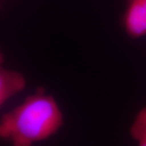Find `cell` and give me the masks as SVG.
Listing matches in <instances>:
<instances>
[{
  "mask_svg": "<svg viewBox=\"0 0 146 146\" xmlns=\"http://www.w3.org/2000/svg\"><path fill=\"white\" fill-rule=\"evenodd\" d=\"M130 134L137 146H146V106L135 116L130 126Z\"/></svg>",
  "mask_w": 146,
  "mask_h": 146,
  "instance_id": "4",
  "label": "cell"
},
{
  "mask_svg": "<svg viewBox=\"0 0 146 146\" xmlns=\"http://www.w3.org/2000/svg\"><path fill=\"white\" fill-rule=\"evenodd\" d=\"M27 84L22 73L11 69L0 70V106H3L11 98L24 90Z\"/></svg>",
  "mask_w": 146,
  "mask_h": 146,
  "instance_id": "3",
  "label": "cell"
},
{
  "mask_svg": "<svg viewBox=\"0 0 146 146\" xmlns=\"http://www.w3.org/2000/svg\"><path fill=\"white\" fill-rule=\"evenodd\" d=\"M64 115L51 95L39 90L0 119V137L11 146H33L55 135Z\"/></svg>",
  "mask_w": 146,
  "mask_h": 146,
  "instance_id": "1",
  "label": "cell"
},
{
  "mask_svg": "<svg viewBox=\"0 0 146 146\" xmlns=\"http://www.w3.org/2000/svg\"><path fill=\"white\" fill-rule=\"evenodd\" d=\"M123 26L131 37L146 36V0H129L123 15Z\"/></svg>",
  "mask_w": 146,
  "mask_h": 146,
  "instance_id": "2",
  "label": "cell"
}]
</instances>
